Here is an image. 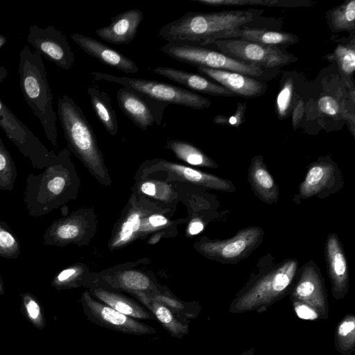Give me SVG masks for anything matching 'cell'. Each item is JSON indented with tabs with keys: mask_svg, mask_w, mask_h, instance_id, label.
I'll return each mask as SVG.
<instances>
[{
	"mask_svg": "<svg viewBox=\"0 0 355 355\" xmlns=\"http://www.w3.org/2000/svg\"><path fill=\"white\" fill-rule=\"evenodd\" d=\"M80 180L69 148L62 149L39 174L26 178L24 202L31 216H42L76 199Z\"/></svg>",
	"mask_w": 355,
	"mask_h": 355,
	"instance_id": "obj_1",
	"label": "cell"
},
{
	"mask_svg": "<svg viewBox=\"0 0 355 355\" xmlns=\"http://www.w3.org/2000/svg\"><path fill=\"white\" fill-rule=\"evenodd\" d=\"M263 11L254 8L211 12L190 11L162 26L158 36L168 42L205 46L252 23Z\"/></svg>",
	"mask_w": 355,
	"mask_h": 355,
	"instance_id": "obj_2",
	"label": "cell"
},
{
	"mask_svg": "<svg viewBox=\"0 0 355 355\" xmlns=\"http://www.w3.org/2000/svg\"><path fill=\"white\" fill-rule=\"evenodd\" d=\"M175 208L133 191L113 229L108 249H119L152 234L176 230L180 220L171 219Z\"/></svg>",
	"mask_w": 355,
	"mask_h": 355,
	"instance_id": "obj_3",
	"label": "cell"
},
{
	"mask_svg": "<svg viewBox=\"0 0 355 355\" xmlns=\"http://www.w3.org/2000/svg\"><path fill=\"white\" fill-rule=\"evenodd\" d=\"M58 114L70 152L99 183L111 185L112 180L96 137L80 107L69 96L62 95L58 98Z\"/></svg>",
	"mask_w": 355,
	"mask_h": 355,
	"instance_id": "obj_4",
	"label": "cell"
},
{
	"mask_svg": "<svg viewBox=\"0 0 355 355\" xmlns=\"http://www.w3.org/2000/svg\"><path fill=\"white\" fill-rule=\"evenodd\" d=\"M18 71L25 101L40 122L47 139L57 148V116L42 56L24 45L19 53Z\"/></svg>",
	"mask_w": 355,
	"mask_h": 355,
	"instance_id": "obj_5",
	"label": "cell"
},
{
	"mask_svg": "<svg viewBox=\"0 0 355 355\" xmlns=\"http://www.w3.org/2000/svg\"><path fill=\"white\" fill-rule=\"evenodd\" d=\"M94 80L112 82L133 92L150 101L165 105L175 104L195 110H202L211 105L202 95L164 82L131 77H118L111 74L93 72Z\"/></svg>",
	"mask_w": 355,
	"mask_h": 355,
	"instance_id": "obj_6",
	"label": "cell"
},
{
	"mask_svg": "<svg viewBox=\"0 0 355 355\" xmlns=\"http://www.w3.org/2000/svg\"><path fill=\"white\" fill-rule=\"evenodd\" d=\"M160 51L169 57L193 66L235 71L261 79L271 69L233 59L215 49L203 46L167 42Z\"/></svg>",
	"mask_w": 355,
	"mask_h": 355,
	"instance_id": "obj_7",
	"label": "cell"
},
{
	"mask_svg": "<svg viewBox=\"0 0 355 355\" xmlns=\"http://www.w3.org/2000/svg\"><path fill=\"white\" fill-rule=\"evenodd\" d=\"M256 268L250 275L247 298L272 297L286 291L297 277L299 263L295 258L275 263L274 256L268 252L259 258Z\"/></svg>",
	"mask_w": 355,
	"mask_h": 355,
	"instance_id": "obj_8",
	"label": "cell"
},
{
	"mask_svg": "<svg viewBox=\"0 0 355 355\" xmlns=\"http://www.w3.org/2000/svg\"><path fill=\"white\" fill-rule=\"evenodd\" d=\"M263 236L262 227L252 225L239 230L227 239H211L204 236L196 241L193 246L208 259L223 264H237L261 245Z\"/></svg>",
	"mask_w": 355,
	"mask_h": 355,
	"instance_id": "obj_9",
	"label": "cell"
},
{
	"mask_svg": "<svg viewBox=\"0 0 355 355\" xmlns=\"http://www.w3.org/2000/svg\"><path fill=\"white\" fill-rule=\"evenodd\" d=\"M203 46L212 47L233 59L265 69H277L297 60L294 55L283 51L279 46L237 38L216 40Z\"/></svg>",
	"mask_w": 355,
	"mask_h": 355,
	"instance_id": "obj_10",
	"label": "cell"
},
{
	"mask_svg": "<svg viewBox=\"0 0 355 355\" xmlns=\"http://www.w3.org/2000/svg\"><path fill=\"white\" fill-rule=\"evenodd\" d=\"M98 219L91 208H80L68 216L53 220L43 236V244L64 247L87 245L97 229Z\"/></svg>",
	"mask_w": 355,
	"mask_h": 355,
	"instance_id": "obj_11",
	"label": "cell"
},
{
	"mask_svg": "<svg viewBox=\"0 0 355 355\" xmlns=\"http://www.w3.org/2000/svg\"><path fill=\"white\" fill-rule=\"evenodd\" d=\"M345 185L342 173L330 155L319 157L311 162L293 201L300 204L313 197L324 199L338 192Z\"/></svg>",
	"mask_w": 355,
	"mask_h": 355,
	"instance_id": "obj_12",
	"label": "cell"
},
{
	"mask_svg": "<svg viewBox=\"0 0 355 355\" xmlns=\"http://www.w3.org/2000/svg\"><path fill=\"white\" fill-rule=\"evenodd\" d=\"M0 128L7 137L28 158L33 168L47 167L56 154L49 150L0 99Z\"/></svg>",
	"mask_w": 355,
	"mask_h": 355,
	"instance_id": "obj_13",
	"label": "cell"
},
{
	"mask_svg": "<svg viewBox=\"0 0 355 355\" xmlns=\"http://www.w3.org/2000/svg\"><path fill=\"white\" fill-rule=\"evenodd\" d=\"M138 172H140V175H137V178L164 172L166 174L165 181L167 182L179 181L230 193L234 192L236 189L229 180L164 159L157 158L146 161L141 164Z\"/></svg>",
	"mask_w": 355,
	"mask_h": 355,
	"instance_id": "obj_14",
	"label": "cell"
},
{
	"mask_svg": "<svg viewBox=\"0 0 355 355\" xmlns=\"http://www.w3.org/2000/svg\"><path fill=\"white\" fill-rule=\"evenodd\" d=\"M35 51L59 67L69 70L75 62V55L66 36L53 26L41 28L32 25L27 36Z\"/></svg>",
	"mask_w": 355,
	"mask_h": 355,
	"instance_id": "obj_15",
	"label": "cell"
},
{
	"mask_svg": "<svg viewBox=\"0 0 355 355\" xmlns=\"http://www.w3.org/2000/svg\"><path fill=\"white\" fill-rule=\"evenodd\" d=\"M80 302L87 316L101 326L123 333L138 335L156 332L153 327L123 315L96 300L89 291L83 293Z\"/></svg>",
	"mask_w": 355,
	"mask_h": 355,
	"instance_id": "obj_16",
	"label": "cell"
},
{
	"mask_svg": "<svg viewBox=\"0 0 355 355\" xmlns=\"http://www.w3.org/2000/svg\"><path fill=\"white\" fill-rule=\"evenodd\" d=\"M203 76L227 88L236 96L254 98L263 95L267 90V84L261 79L235 71L196 67Z\"/></svg>",
	"mask_w": 355,
	"mask_h": 355,
	"instance_id": "obj_17",
	"label": "cell"
},
{
	"mask_svg": "<svg viewBox=\"0 0 355 355\" xmlns=\"http://www.w3.org/2000/svg\"><path fill=\"white\" fill-rule=\"evenodd\" d=\"M71 37L85 53L103 64L125 73H135L139 71L134 61L110 46L79 33H72Z\"/></svg>",
	"mask_w": 355,
	"mask_h": 355,
	"instance_id": "obj_18",
	"label": "cell"
},
{
	"mask_svg": "<svg viewBox=\"0 0 355 355\" xmlns=\"http://www.w3.org/2000/svg\"><path fill=\"white\" fill-rule=\"evenodd\" d=\"M143 19L140 10H128L112 17L108 26L96 29L95 33L107 42L128 44L135 37Z\"/></svg>",
	"mask_w": 355,
	"mask_h": 355,
	"instance_id": "obj_19",
	"label": "cell"
},
{
	"mask_svg": "<svg viewBox=\"0 0 355 355\" xmlns=\"http://www.w3.org/2000/svg\"><path fill=\"white\" fill-rule=\"evenodd\" d=\"M153 71L171 80L185 86L187 89L211 96L232 97L234 93L217 83L199 74L170 67H157Z\"/></svg>",
	"mask_w": 355,
	"mask_h": 355,
	"instance_id": "obj_20",
	"label": "cell"
},
{
	"mask_svg": "<svg viewBox=\"0 0 355 355\" xmlns=\"http://www.w3.org/2000/svg\"><path fill=\"white\" fill-rule=\"evenodd\" d=\"M248 181L254 195L268 205L277 203L279 186L270 173L262 155H254L248 169Z\"/></svg>",
	"mask_w": 355,
	"mask_h": 355,
	"instance_id": "obj_21",
	"label": "cell"
},
{
	"mask_svg": "<svg viewBox=\"0 0 355 355\" xmlns=\"http://www.w3.org/2000/svg\"><path fill=\"white\" fill-rule=\"evenodd\" d=\"M324 255L334 290H345L348 284L349 268L343 246L337 234H328L324 246Z\"/></svg>",
	"mask_w": 355,
	"mask_h": 355,
	"instance_id": "obj_22",
	"label": "cell"
},
{
	"mask_svg": "<svg viewBox=\"0 0 355 355\" xmlns=\"http://www.w3.org/2000/svg\"><path fill=\"white\" fill-rule=\"evenodd\" d=\"M116 99L122 112L143 131L157 123L151 104L139 94L121 87Z\"/></svg>",
	"mask_w": 355,
	"mask_h": 355,
	"instance_id": "obj_23",
	"label": "cell"
},
{
	"mask_svg": "<svg viewBox=\"0 0 355 355\" xmlns=\"http://www.w3.org/2000/svg\"><path fill=\"white\" fill-rule=\"evenodd\" d=\"M237 38L268 46H288L299 41L297 35L285 31H272L243 26L225 39Z\"/></svg>",
	"mask_w": 355,
	"mask_h": 355,
	"instance_id": "obj_24",
	"label": "cell"
},
{
	"mask_svg": "<svg viewBox=\"0 0 355 355\" xmlns=\"http://www.w3.org/2000/svg\"><path fill=\"white\" fill-rule=\"evenodd\" d=\"M134 191L171 207H175L180 200V192L165 180L139 177L134 185Z\"/></svg>",
	"mask_w": 355,
	"mask_h": 355,
	"instance_id": "obj_25",
	"label": "cell"
},
{
	"mask_svg": "<svg viewBox=\"0 0 355 355\" xmlns=\"http://www.w3.org/2000/svg\"><path fill=\"white\" fill-rule=\"evenodd\" d=\"M91 295L118 312L132 318L152 319L153 317L139 304L115 292L103 288H92Z\"/></svg>",
	"mask_w": 355,
	"mask_h": 355,
	"instance_id": "obj_26",
	"label": "cell"
},
{
	"mask_svg": "<svg viewBox=\"0 0 355 355\" xmlns=\"http://www.w3.org/2000/svg\"><path fill=\"white\" fill-rule=\"evenodd\" d=\"M105 281L111 285L133 293L151 291L155 284L146 273L136 269H118L104 275Z\"/></svg>",
	"mask_w": 355,
	"mask_h": 355,
	"instance_id": "obj_27",
	"label": "cell"
},
{
	"mask_svg": "<svg viewBox=\"0 0 355 355\" xmlns=\"http://www.w3.org/2000/svg\"><path fill=\"white\" fill-rule=\"evenodd\" d=\"M87 94L92 109L100 122L109 134L116 135L119 131V123L108 94L100 90L96 85L88 87Z\"/></svg>",
	"mask_w": 355,
	"mask_h": 355,
	"instance_id": "obj_28",
	"label": "cell"
},
{
	"mask_svg": "<svg viewBox=\"0 0 355 355\" xmlns=\"http://www.w3.org/2000/svg\"><path fill=\"white\" fill-rule=\"evenodd\" d=\"M165 148L171 150L178 159L189 165L213 169L218 168L216 162L189 141L168 139Z\"/></svg>",
	"mask_w": 355,
	"mask_h": 355,
	"instance_id": "obj_29",
	"label": "cell"
},
{
	"mask_svg": "<svg viewBox=\"0 0 355 355\" xmlns=\"http://www.w3.org/2000/svg\"><path fill=\"white\" fill-rule=\"evenodd\" d=\"M296 83L294 73H285L282 76L275 102L276 114L280 120L291 115L293 107L300 98Z\"/></svg>",
	"mask_w": 355,
	"mask_h": 355,
	"instance_id": "obj_30",
	"label": "cell"
},
{
	"mask_svg": "<svg viewBox=\"0 0 355 355\" xmlns=\"http://www.w3.org/2000/svg\"><path fill=\"white\" fill-rule=\"evenodd\" d=\"M92 277L88 268L76 263L64 268L53 278L51 285L57 290L69 289L85 285Z\"/></svg>",
	"mask_w": 355,
	"mask_h": 355,
	"instance_id": "obj_31",
	"label": "cell"
},
{
	"mask_svg": "<svg viewBox=\"0 0 355 355\" xmlns=\"http://www.w3.org/2000/svg\"><path fill=\"white\" fill-rule=\"evenodd\" d=\"M327 24L332 32L355 29V0H347L326 12Z\"/></svg>",
	"mask_w": 355,
	"mask_h": 355,
	"instance_id": "obj_32",
	"label": "cell"
},
{
	"mask_svg": "<svg viewBox=\"0 0 355 355\" xmlns=\"http://www.w3.org/2000/svg\"><path fill=\"white\" fill-rule=\"evenodd\" d=\"M325 58L329 61L335 62L339 71L344 77L347 87L353 86L351 81L355 70V44L352 39L348 44H338L332 53L327 54Z\"/></svg>",
	"mask_w": 355,
	"mask_h": 355,
	"instance_id": "obj_33",
	"label": "cell"
},
{
	"mask_svg": "<svg viewBox=\"0 0 355 355\" xmlns=\"http://www.w3.org/2000/svg\"><path fill=\"white\" fill-rule=\"evenodd\" d=\"M144 303L151 310L155 318L171 334L181 337L186 333V326L173 315L167 306L155 300L144 297L141 293H135Z\"/></svg>",
	"mask_w": 355,
	"mask_h": 355,
	"instance_id": "obj_34",
	"label": "cell"
},
{
	"mask_svg": "<svg viewBox=\"0 0 355 355\" xmlns=\"http://www.w3.org/2000/svg\"><path fill=\"white\" fill-rule=\"evenodd\" d=\"M197 2L210 6H264L275 7H309L313 6L316 2L303 0H193Z\"/></svg>",
	"mask_w": 355,
	"mask_h": 355,
	"instance_id": "obj_35",
	"label": "cell"
},
{
	"mask_svg": "<svg viewBox=\"0 0 355 355\" xmlns=\"http://www.w3.org/2000/svg\"><path fill=\"white\" fill-rule=\"evenodd\" d=\"M17 176L15 162L0 137V191H12Z\"/></svg>",
	"mask_w": 355,
	"mask_h": 355,
	"instance_id": "obj_36",
	"label": "cell"
},
{
	"mask_svg": "<svg viewBox=\"0 0 355 355\" xmlns=\"http://www.w3.org/2000/svg\"><path fill=\"white\" fill-rule=\"evenodd\" d=\"M318 108L320 112L326 116L336 119L351 121L354 126V117L350 116V113L345 105H342L338 98L334 96L324 94L318 100Z\"/></svg>",
	"mask_w": 355,
	"mask_h": 355,
	"instance_id": "obj_37",
	"label": "cell"
},
{
	"mask_svg": "<svg viewBox=\"0 0 355 355\" xmlns=\"http://www.w3.org/2000/svg\"><path fill=\"white\" fill-rule=\"evenodd\" d=\"M21 311L26 319L36 328L44 329L46 326V320L38 300L28 292L21 293Z\"/></svg>",
	"mask_w": 355,
	"mask_h": 355,
	"instance_id": "obj_38",
	"label": "cell"
},
{
	"mask_svg": "<svg viewBox=\"0 0 355 355\" xmlns=\"http://www.w3.org/2000/svg\"><path fill=\"white\" fill-rule=\"evenodd\" d=\"M20 252L17 236L6 223L0 220V256L6 259H16Z\"/></svg>",
	"mask_w": 355,
	"mask_h": 355,
	"instance_id": "obj_39",
	"label": "cell"
},
{
	"mask_svg": "<svg viewBox=\"0 0 355 355\" xmlns=\"http://www.w3.org/2000/svg\"><path fill=\"white\" fill-rule=\"evenodd\" d=\"M246 110L245 103H237V107L234 114L227 117L223 115H217L214 119V123L219 125H229L238 128L244 122V116Z\"/></svg>",
	"mask_w": 355,
	"mask_h": 355,
	"instance_id": "obj_40",
	"label": "cell"
},
{
	"mask_svg": "<svg viewBox=\"0 0 355 355\" xmlns=\"http://www.w3.org/2000/svg\"><path fill=\"white\" fill-rule=\"evenodd\" d=\"M305 113V100L302 97H300L291 112L292 125L293 130H295L302 121Z\"/></svg>",
	"mask_w": 355,
	"mask_h": 355,
	"instance_id": "obj_41",
	"label": "cell"
},
{
	"mask_svg": "<svg viewBox=\"0 0 355 355\" xmlns=\"http://www.w3.org/2000/svg\"><path fill=\"white\" fill-rule=\"evenodd\" d=\"M205 228V223L199 217L195 216L189 220L187 227L186 235L193 236L200 233Z\"/></svg>",
	"mask_w": 355,
	"mask_h": 355,
	"instance_id": "obj_42",
	"label": "cell"
},
{
	"mask_svg": "<svg viewBox=\"0 0 355 355\" xmlns=\"http://www.w3.org/2000/svg\"><path fill=\"white\" fill-rule=\"evenodd\" d=\"M295 311L299 318L304 320H314L317 314L306 305H299L295 308Z\"/></svg>",
	"mask_w": 355,
	"mask_h": 355,
	"instance_id": "obj_43",
	"label": "cell"
},
{
	"mask_svg": "<svg viewBox=\"0 0 355 355\" xmlns=\"http://www.w3.org/2000/svg\"><path fill=\"white\" fill-rule=\"evenodd\" d=\"M355 324L353 320L343 322L339 327L338 333L341 336H347L354 330Z\"/></svg>",
	"mask_w": 355,
	"mask_h": 355,
	"instance_id": "obj_44",
	"label": "cell"
},
{
	"mask_svg": "<svg viewBox=\"0 0 355 355\" xmlns=\"http://www.w3.org/2000/svg\"><path fill=\"white\" fill-rule=\"evenodd\" d=\"M7 73L5 68L0 66V83L4 79Z\"/></svg>",
	"mask_w": 355,
	"mask_h": 355,
	"instance_id": "obj_45",
	"label": "cell"
},
{
	"mask_svg": "<svg viewBox=\"0 0 355 355\" xmlns=\"http://www.w3.org/2000/svg\"><path fill=\"white\" fill-rule=\"evenodd\" d=\"M7 42V38L2 35H0V49L6 44Z\"/></svg>",
	"mask_w": 355,
	"mask_h": 355,
	"instance_id": "obj_46",
	"label": "cell"
},
{
	"mask_svg": "<svg viewBox=\"0 0 355 355\" xmlns=\"http://www.w3.org/2000/svg\"><path fill=\"white\" fill-rule=\"evenodd\" d=\"M4 293V286L3 279L0 273V295H3Z\"/></svg>",
	"mask_w": 355,
	"mask_h": 355,
	"instance_id": "obj_47",
	"label": "cell"
}]
</instances>
